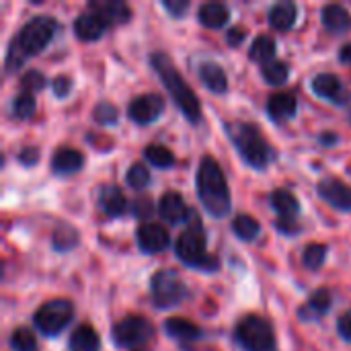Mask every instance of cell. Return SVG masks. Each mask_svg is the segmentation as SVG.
Wrapping results in <instances>:
<instances>
[{"mask_svg": "<svg viewBox=\"0 0 351 351\" xmlns=\"http://www.w3.org/2000/svg\"><path fill=\"white\" fill-rule=\"evenodd\" d=\"M56 31H58L56 19H51L47 14L33 16L19 31V35L10 41L8 53H6V70L14 72L27 62V58L41 53L49 45V41L53 39Z\"/></svg>", "mask_w": 351, "mask_h": 351, "instance_id": "cell-1", "label": "cell"}, {"mask_svg": "<svg viewBox=\"0 0 351 351\" xmlns=\"http://www.w3.org/2000/svg\"><path fill=\"white\" fill-rule=\"evenodd\" d=\"M195 187L204 210L214 218H226L232 210L230 189L220 165L212 156H204L197 169Z\"/></svg>", "mask_w": 351, "mask_h": 351, "instance_id": "cell-2", "label": "cell"}, {"mask_svg": "<svg viewBox=\"0 0 351 351\" xmlns=\"http://www.w3.org/2000/svg\"><path fill=\"white\" fill-rule=\"evenodd\" d=\"M150 64H152L154 72L158 74L160 82L165 84V88L169 90L175 105L187 117V121L197 123L202 119V105H199L195 93L191 90V86L185 82V78L179 74V70L171 62V58L162 51H154L150 56Z\"/></svg>", "mask_w": 351, "mask_h": 351, "instance_id": "cell-3", "label": "cell"}, {"mask_svg": "<svg viewBox=\"0 0 351 351\" xmlns=\"http://www.w3.org/2000/svg\"><path fill=\"white\" fill-rule=\"evenodd\" d=\"M226 134H228L230 142L234 144L237 152L241 154V158L249 167L263 171L274 160V148L263 138V134L259 132L257 125L245 123V121H234V123L226 125Z\"/></svg>", "mask_w": 351, "mask_h": 351, "instance_id": "cell-4", "label": "cell"}, {"mask_svg": "<svg viewBox=\"0 0 351 351\" xmlns=\"http://www.w3.org/2000/svg\"><path fill=\"white\" fill-rule=\"evenodd\" d=\"M175 255L187 267H195L202 271H216L218 269V259L208 255L206 232H204L199 220L195 222L193 214H191V226L185 232H181V237L175 243Z\"/></svg>", "mask_w": 351, "mask_h": 351, "instance_id": "cell-5", "label": "cell"}, {"mask_svg": "<svg viewBox=\"0 0 351 351\" xmlns=\"http://www.w3.org/2000/svg\"><path fill=\"white\" fill-rule=\"evenodd\" d=\"M234 337L245 351H278L271 325L257 315H247L237 325Z\"/></svg>", "mask_w": 351, "mask_h": 351, "instance_id": "cell-6", "label": "cell"}, {"mask_svg": "<svg viewBox=\"0 0 351 351\" xmlns=\"http://www.w3.org/2000/svg\"><path fill=\"white\" fill-rule=\"evenodd\" d=\"M74 317V306L66 298H56L45 302L33 317V325L39 333L45 337H56L60 335L72 321Z\"/></svg>", "mask_w": 351, "mask_h": 351, "instance_id": "cell-7", "label": "cell"}, {"mask_svg": "<svg viewBox=\"0 0 351 351\" xmlns=\"http://www.w3.org/2000/svg\"><path fill=\"white\" fill-rule=\"evenodd\" d=\"M150 294L152 302L158 308H173L181 304L187 296V288L177 271L173 269H160L150 280Z\"/></svg>", "mask_w": 351, "mask_h": 351, "instance_id": "cell-8", "label": "cell"}, {"mask_svg": "<svg viewBox=\"0 0 351 351\" xmlns=\"http://www.w3.org/2000/svg\"><path fill=\"white\" fill-rule=\"evenodd\" d=\"M150 337H152L150 321H146L144 317H136V315L121 319L119 323H115V327L111 331L113 343L123 350H136V348L144 346Z\"/></svg>", "mask_w": 351, "mask_h": 351, "instance_id": "cell-9", "label": "cell"}, {"mask_svg": "<svg viewBox=\"0 0 351 351\" xmlns=\"http://www.w3.org/2000/svg\"><path fill=\"white\" fill-rule=\"evenodd\" d=\"M162 111H165V99L156 93H150V95H142L130 103L128 117L138 125H148V123L156 121L162 115Z\"/></svg>", "mask_w": 351, "mask_h": 351, "instance_id": "cell-10", "label": "cell"}, {"mask_svg": "<svg viewBox=\"0 0 351 351\" xmlns=\"http://www.w3.org/2000/svg\"><path fill=\"white\" fill-rule=\"evenodd\" d=\"M311 88L315 95H319L321 99L325 101H331L335 105H346L350 103V90L343 86L341 78L337 74H331V72H323V74H317L311 82Z\"/></svg>", "mask_w": 351, "mask_h": 351, "instance_id": "cell-11", "label": "cell"}, {"mask_svg": "<svg viewBox=\"0 0 351 351\" xmlns=\"http://www.w3.org/2000/svg\"><path fill=\"white\" fill-rule=\"evenodd\" d=\"M321 199L339 212H351V187L339 179H323L317 187Z\"/></svg>", "mask_w": 351, "mask_h": 351, "instance_id": "cell-12", "label": "cell"}, {"mask_svg": "<svg viewBox=\"0 0 351 351\" xmlns=\"http://www.w3.org/2000/svg\"><path fill=\"white\" fill-rule=\"evenodd\" d=\"M136 239H138L142 253H148V255L162 253L171 243L169 230H165L160 224H142L136 232Z\"/></svg>", "mask_w": 351, "mask_h": 351, "instance_id": "cell-13", "label": "cell"}, {"mask_svg": "<svg viewBox=\"0 0 351 351\" xmlns=\"http://www.w3.org/2000/svg\"><path fill=\"white\" fill-rule=\"evenodd\" d=\"M158 216L169 224H181L191 218V210L177 191H167L158 204Z\"/></svg>", "mask_w": 351, "mask_h": 351, "instance_id": "cell-14", "label": "cell"}, {"mask_svg": "<svg viewBox=\"0 0 351 351\" xmlns=\"http://www.w3.org/2000/svg\"><path fill=\"white\" fill-rule=\"evenodd\" d=\"M88 8L97 12L109 27L111 25H123L132 19V10L121 0H105V2H90Z\"/></svg>", "mask_w": 351, "mask_h": 351, "instance_id": "cell-15", "label": "cell"}, {"mask_svg": "<svg viewBox=\"0 0 351 351\" xmlns=\"http://www.w3.org/2000/svg\"><path fill=\"white\" fill-rule=\"evenodd\" d=\"M107 23L97 14V12H84L80 16H76L74 21V33L80 41H97L103 37V33L107 31Z\"/></svg>", "mask_w": 351, "mask_h": 351, "instance_id": "cell-16", "label": "cell"}, {"mask_svg": "<svg viewBox=\"0 0 351 351\" xmlns=\"http://www.w3.org/2000/svg\"><path fill=\"white\" fill-rule=\"evenodd\" d=\"M296 111H298V101L290 93H276L267 101V115L276 123L292 119L296 115Z\"/></svg>", "mask_w": 351, "mask_h": 351, "instance_id": "cell-17", "label": "cell"}, {"mask_svg": "<svg viewBox=\"0 0 351 351\" xmlns=\"http://www.w3.org/2000/svg\"><path fill=\"white\" fill-rule=\"evenodd\" d=\"M331 304H333L331 292L327 288H319L317 292H313V296L306 300V304L300 306L298 317L302 321H317V319H321V317H325L329 313Z\"/></svg>", "mask_w": 351, "mask_h": 351, "instance_id": "cell-18", "label": "cell"}, {"mask_svg": "<svg viewBox=\"0 0 351 351\" xmlns=\"http://www.w3.org/2000/svg\"><path fill=\"white\" fill-rule=\"evenodd\" d=\"M162 331L179 343H191L202 337V329L195 323H191L187 319H179V317L167 319L162 323Z\"/></svg>", "mask_w": 351, "mask_h": 351, "instance_id": "cell-19", "label": "cell"}, {"mask_svg": "<svg viewBox=\"0 0 351 351\" xmlns=\"http://www.w3.org/2000/svg\"><path fill=\"white\" fill-rule=\"evenodd\" d=\"M197 76L199 80L204 82V86L216 95H224L228 90V78H226V72L214 64V62H204L197 66Z\"/></svg>", "mask_w": 351, "mask_h": 351, "instance_id": "cell-20", "label": "cell"}, {"mask_svg": "<svg viewBox=\"0 0 351 351\" xmlns=\"http://www.w3.org/2000/svg\"><path fill=\"white\" fill-rule=\"evenodd\" d=\"M99 206L101 210L109 216V218H119L123 216V212L128 210V202L125 195L119 187L115 185H105L99 191Z\"/></svg>", "mask_w": 351, "mask_h": 351, "instance_id": "cell-21", "label": "cell"}, {"mask_svg": "<svg viewBox=\"0 0 351 351\" xmlns=\"http://www.w3.org/2000/svg\"><path fill=\"white\" fill-rule=\"evenodd\" d=\"M84 165V158L78 150L74 148H60L53 152L51 156V169L56 175H74L82 169Z\"/></svg>", "mask_w": 351, "mask_h": 351, "instance_id": "cell-22", "label": "cell"}, {"mask_svg": "<svg viewBox=\"0 0 351 351\" xmlns=\"http://www.w3.org/2000/svg\"><path fill=\"white\" fill-rule=\"evenodd\" d=\"M321 21H323V27L333 35H341L350 31L351 27V14L339 4H327L321 10Z\"/></svg>", "mask_w": 351, "mask_h": 351, "instance_id": "cell-23", "label": "cell"}, {"mask_svg": "<svg viewBox=\"0 0 351 351\" xmlns=\"http://www.w3.org/2000/svg\"><path fill=\"white\" fill-rule=\"evenodd\" d=\"M197 19L208 29H222L230 21V10L222 2H206L199 6Z\"/></svg>", "mask_w": 351, "mask_h": 351, "instance_id": "cell-24", "label": "cell"}, {"mask_svg": "<svg viewBox=\"0 0 351 351\" xmlns=\"http://www.w3.org/2000/svg\"><path fill=\"white\" fill-rule=\"evenodd\" d=\"M271 208L276 210V214L284 220H296V216L300 214V202L298 197L288 191V189H276L271 191Z\"/></svg>", "mask_w": 351, "mask_h": 351, "instance_id": "cell-25", "label": "cell"}, {"mask_svg": "<svg viewBox=\"0 0 351 351\" xmlns=\"http://www.w3.org/2000/svg\"><path fill=\"white\" fill-rule=\"evenodd\" d=\"M298 21V6L294 2H280L269 10V25L276 31H288Z\"/></svg>", "mask_w": 351, "mask_h": 351, "instance_id": "cell-26", "label": "cell"}, {"mask_svg": "<svg viewBox=\"0 0 351 351\" xmlns=\"http://www.w3.org/2000/svg\"><path fill=\"white\" fill-rule=\"evenodd\" d=\"M68 348L70 351H101V341L90 325H80L72 331Z\"/></svg>", "mask_w": 351, "mask_h": 351, "instance_id": "cell-27", "label": "cell"}, {"mask_svg": "<svg viewBox=\"0 0 351 351\" xmlns=\"http://www.w3.org/2000/svg\"><path fill=\"white\" fill-rule=\"evenodd\" d=\"M249 56H251L253 62L269 64V60L276 56V39L269 37V35H259V37L251 43Z\"/></svg>", "mask_w": 351, "mask_h": 351, "instance_id": "cell-28", "label": "cell"}, {"mask_svg": "<svg viewBox=\"0 0 351 351\" xmlns=\"http://www.w3.org/2000/svg\"><path fill=\"white\" fill-rule=\"evenodd\" d=\"M232 232H234L241 241L251 243V241H255V239L259 237L261 226H259V222H257L253 216L243 214V216H237V218L232 220Z\"/></svg>", "mask_w": 351, "mask_h": 351, "instance_id": "cell-29", "label": "cell"}, {"mask_svg": "<svg viewBox=\"0 0 351 351\" xmlns=\"http://www.w3.org/2000/svg\"><path fill=\"white\" fill-rule=\"evenodd\" d=\"M144 158H146L150 165L158 167V169H171V167L175 165V154H173L169 148L160 146V144H150V146H146V148H144Z\"/></svg>", "mask_w": 351, "mask_h": 351, "instance_id": "cell-30", "label": "cell"}, {"mask_svg": "<svg viewBox=\"0 0 351 351\" xmlns=\"http://www.w3.org/2000/svg\"><path fill=\"white\" fill-rule=\"evenodd\" d=\"M37 109V103H35V97L31 93H21L12 99V105H10V111H12V117L16 119H29L33 117Z\"/></svg>", "mask_w": 351, "mask_h": 351, "instance_id": "cell-31", "label": "cell"}, {"mask_svg": "<svg viewBox=\"0 0 351 351\" xmlns=\"http://www.w3.org/2000/svg\"><path fill=\"white\" fill-rule=\"evenodd\" d=\"M261 74H263V78H265L267 84H271V86H282V84L288 82L290 70H288V66H286L284 62H269V64L263 66Z\"/></svg>", "mask_w": 351, "mask_h": 351, "instance_id": "cell-32", "label": "cell"}, {"mask_svg": "<svg viewBox=\"0 0 351 351\" xmlns=\"http://www.w3.org/2000/svg\"><path fill=\"white\" fill-rule=\"evenodd\" d=\"M10 348L12 351H37L35 333L27 327H19L10 335Z\"/></svg>", "mask_w": 351, "mask_h": 351, "instance_id": "cell-33", "label": "cell"}, {"mask_svg": "<svg viewBox=\"0 0 351 351\" xmlns=\"http://www.w3.org/2000/svg\"><path fill=\"white\" fill-rule=\"evenodd\" d=\"M125 181H128V185H130L132 189L142 191V189H146V187L150 185V173H148V169H146L142 162H136V165H132L130 171L125 173Z\"/></svg>", "mask_w": 351, "mask_h": 351, "instance_id": "cell-34", "label": "cell"}, {"mask_svg": "<svg viewBox=\"0 0 351 351\" xmlns=\"http://www.w3.org/2000/svg\"><path fill=\"white\" fill-rule=\"evenodd\" d=\"M51 241H53L56 251H72L78 245V232L72 226H64V228H58L53 232Z\"/></svg>", "mask_w": 351, "mask_h": 351, "instance_id": "cell-35", "label": "cell"}, {"mask_svg": "<svg viewBox=\"0 0 351 351\" xmlns=\"http://www.w3.org/2000/svg\"><path fill=\"white\" fill-rule=\"evenodd\" d=\"M325 257H327V247L325 245H319V243H313L304 249V265L308 269H319L323 267L325 263Z\"/></svg>", "mask_w": 351, "mask_h": 351, "instance_id": "cell-36", "label": "cell"}, {"mask_svg": "<svg viewBox=\"0 0 351 351\" xmlns=\"http://www.w3.org/2000/svg\"><path fill=\"white\" fill-rule=\"evenodd\" d=\"M93 115H95V121L101 123V125H113V123H117V117H119L117 115V107L111 105V103H107V101L99 103L95 107Z\"/></svg>", "mask_w": 351, "mask_h": 351, "instance_id": "cell-37", "label": "cell"}, {"mask_svg": "<svg viewBox=\"0 0 351 351\" xmlns=\"http://www.w3.org/2000/svg\"><path fill=\"white\" fill-rule=\"evenodd\" d=\"M45 76L39 72V70H29V72H25L23 74V78H21V86H23V90L25 93H37V90H41V88H45Z\"/></svg>", "mask_w": 351, "mask_h": 351, "instance_id": "cell-38", "label": "cell"}, {"mask_svg": "<svg viewBox=\"0 0 351 351\" xmlns=\"http://www.w3.org/2000/svg\"><path fill=\"white\" fill-rule=\"evenodd\" d=\"M132 214L140 220H146L154 214V204L150 197H138L134 204H132Z\"/></svg>", "mask_w": 351, "mask_h": 351, "instance_id": "cell-39", "label": "cell"}, {"mask_svg": "<svg viewBox=\"0 0 351 351\" xmlns=\"http://www.w3.org/2000/svg\"><path fill=\"white\" fill-rule=\"evenodd\" d=\"M162 6H165L167 12H171V16H177L179 19V16H183L187 12L189 2L187 0H165Z\"/></svg>", "mask_w": 351, "mask_h": 351, "instance_id": "cell-40", "label": "cell"}, {"mask_svg": "<svg viewBox=\"0 0 351 351\" xmlns=\"http://www.w3.org/2000/svg\"><path fill=\"white\" fill-rule=\"evenodd\" d=\"M51 90H53L56 97L64 99V97L72 90V80H70L68 76H58V78H53V82H51Z\"/></svg>", "mask_w": 351, "mask_h": 351, "instance_id": "cell-41", "label": "cell"}, {"mask_svg": "<svg viewBox=\"0 0 351 351\" xmlns=\"http://www.w3.org/2000/svg\"><path fill=\"white\" fill-rule=\"evenodd\" d=\"M276 228H278V232L288 234V237H294V234L300 232V224H298L296 220H284V218H280V220L276 222Z\"/></svg>", "mask_w": 351, "mask_h": 351, "instance_id": "cell-42", "label": "cell"}, {"mask_svg": "<svg viewBox=\"0 0 351 351\" xmlns=\"http://www.w3.org/2000/svg\"><path fill=\"white\" fill-rule=\"evenodd\" d=\"M337 331H339V337H341V339H346L348 343H351V311L339 317V321H337Z\"/></svg>", "mask_w": 351, "mask_h": 351, "instance_id": "cell-43", "label": "cell"}, {"mask_svg": "<svg viewBox=\"0 0 351 351\" xmlns=\"http://www.w3.org/2000/svg\"><path fill=\"white\" fill-rule=\"evenodd\" d=\"M19 160H21V165L31 167V165H35V162L39 160V150H37L35 146H27V148H23V150H21Z\"/></svg>", "mask_w": 351, "mask_h": 351, "instance_id": "cell-44", "label": "cell"}, {"mask_svg": "<svg viewBox=\"0 0 351 351\" xmlns=\"http://www.w3.org/2000/svg\"><path fill=\"white\" fill-rule=\"evenodd\" d=\"M243 39H245V29H241V27H232V29L228 31V35H226V41H228L232 47L241 45Z\"/></svg>", "mask_w": 351, "mask_h": 351, "instance_id": "cell-45", "label": "cell"}, {"mask_svg": "<svg viewBox=\"0 0 351 351\" xmlns=\"http://www.w3.org/2000/svg\"><path fill=\"white\" fill-rule=\"evenodd\" d=\"M339 60H341L343 64H350L351 66V43H346V45L339 49Z\"/></svg>", "mask_w": 351, "mask_h": 351, "instance_id": "cell-46", "label": "cell"}, {"mask_svg": "<svg viewBox=\"0 0 351 351\" xmlns=\"http://www.w3.org/2000/svg\"><path fill=\"white\" fill-rule=\"evenodd\" d=\"M337 140H339V138H337L335 134H329V132H327V134H323V136L319 138V142H321L323 146H329V148H331L333 144H337Z\"/></svg>", "mask_w": 351, "mask_h": 351, "instance_id": "cell-47", "label": "cell"}]
</instances>
